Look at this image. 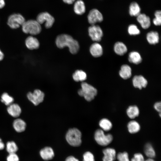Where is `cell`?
<instances>
[{
  "instance_id": "obj_8",
  "label": "cell",
  "mask_w": 161,
  "mask_h": 161,
  "mask_svg": "<svg viewBox=\"0 0 161 161\" xmlns=\"http://www.w3.org/2000/svg\"><path fill=\"white\" fill-rule=\"evenodd\" d=\"M89 34L92 41L96 42L100 41L103 36V31L98 25H91L88 28Z\"/></svg>"
},
{
  "instance_id": "obj_4",
  "label": "cell",
  "mask_w": 161,
  "mask_h": 161,
  "mask_svg": "<svg viewBox=\"0 0 161 161\" xmlns=\"http://www.w3.org/2000/svg\"><path fill=\"white\" fill-rule=\"evenodd\" d=\"M81 133L77 129L74 128L69 129L66 135V139L71 145L77 147L81 143Z\"/></svg>"
},
{
  "instance_id": "obj_21",
  "label": "cell",
  "mask_w": 161,
  "mask_h": 161,
  "mask_svg": "<svg viewBox=\"0 0 161 161\" xmlns=\"http://www.w3.org/2000/svg\"><path fill=\"white\" fill-rule=\"evenodd\" d=\"M13 126L14 129L17 132H21L25 130L26 125L23 120L18 118L14 120Z\"/></svg>"
},
{
  "instance_id": "obj_10",
  "label": "cell",
  "mask_w": 161,
  "mask_h": 161,
  "mask_svg": "<svg viewBox=\"0 0 161 161\" xmlns=\"http://www.w3.org/2000/svg\"><path fill=\"white\" fill-rule=\"evenodd\" d=\"M87 18L89 23L92 25L95 24L97 23L101 22L103 20V16L99 10L93 9L89 11Z\"/></svg>"
},
{
  "instance_id": "obj_13",
  "label": "cell",
  "mask_w": 161,
  "mask_h": 161,
  "mask_svg": "<svg viewBox=\"0 0 161 161\" xmlns=\"http://www.w3.org/2000/svg\"><path fill=\"white\" fill-rule=\"evenodd\" d=\"M40 154L41 158L46 161L52 159L54 156L53 149L49 147H46L41 149L40 151Z\"/></svg>"
},
{
  "instance_id": "obj_37",
  "label": "cell",
  "mask_w": 161,
  "mask_h": 161,
  "mask_svg": "<svg viewBox=\"0 0 161 161\" xmlns=\"http://www.w3.org/2000/svg\"><path fill=\"white\" fill-rule=\"evenodd\" d=\"M131 161H145L143 156L140 153L135 154Z\"/></svg>"
},
{
  "instance_id": "obj_27",
  "label": "cell",
  "mask_w": 161,
  "mask_h": 161,
  "mask_svg": "<svg viewBox=\"0 0 161 161\" xmlns=\"http://www.w3.org/2000/svg\"><path fill=\"white\" fill-rule=\"evenodd\" d=\"M72 77L74 80L76 82L83 81L87 78L86 73L82 70H77L73 73Z\"/></svg>"
},
{
  "instance_id": "obj_34",
  "label": "cell",
  "mask_w": 161,
  "mask_h": 161,
  "mask_svg": "<svg viewBox=\"0 0 161 161\" xmlns=\"http://www.w3.org/2000/svg\"><path fill=\"white\" fill-rule=\"evenodd\" d=\"M117 157L118 161H130L128 154L126 152L119 153Z\"/></svg>"
},
{
  "instance_id": "obj_24",
  "label": "cell",
  "mask_w": 161,
  "mask_h": 161,
  "mask_svg": "<svg viewBox=\"0 0 161 161\" xmlns=\"http://www.w3.org/2000/svg\"><path fill=\"white\" fill-rule=\"evenodd\" d=\"M128 60L130 62L137 64L141 62L142 58L139 53L136 51H132L129 53Z\"/></svg>"
},
{
  "instance_id": "obj_32",
  "label": "cell",
  "mask_w": 161,
  "mask_h": 161,
  "mask_svg": "<svg viewBox=\"0 0 161 161\" xmlns=\"http://www.w3.org/2000/svg\"><path fill=\"white\" fill-rule=\"evenodd\" d=\"M129 33L131 35H136L140 34V30L137 26L134 24L130 25L128 28Z\"/></svg>"
},
{
  "instance_id": "obj_26",
  "label": "cell",
  "mask_w": 161,
  "mask_h": 161,
  "mask_svg": "<svg viewBox=\"0 0 161 161\" xmlns=\"http://www.w3.org/2000/svg\"><path fill=\"white\" fill-rule=\"evenodd\" d=\"M129 132L131 134H135L138 132L140 130V126L137 121L132 120L129 121L127 125Z\"/></svg>"
},
{
  "instance_id": "obj_28",
  "label": "cell",
  "mask_w": 161,
  "mask_h": 161,
  "mask_svg": "<svg viewBox=\"0 0 161 161\" xmlns=\"http://www.w3.org/2000/svg\"><path fill=\"white\" fill-rule=\"evenodd\" d=\"M99 125L101 129L104 131H109L112 127V123L111 121L106 118H103L100 120Z\"/></svg>"
},
{
  "instance_id": "obj_43",
  "label": "cell",
  "mask_w": 161,
  "mask_h": 161,
  "mask_svg": "<svg viewBox=\"0 0 161 161\" xmlns=\"http://www.w3.org/2000/svg\"><path fill=\"white\" fill-rule=\"evenodd\" d=\"M4 57V54L0 49V61L2 60Z\"/></svg>"
},
{
  "instance_id": "obj_1",
  "label": "cell",
  "mask_w": 161,
  "mask_h": 161,
  "mask_svg": "<svg viewBox=\"0 0 161 161\" xmlns=\"http://www.w3.org/2000/svg\"><path fill=\"white\" fill-rule=\"evenodd\" d=\"M55 43L57 47L62 49L67 47L70 52L75 54L78 51L79 46L78 42L68 35L63 34L58 35L56 38Z\"/></svg>"
},
{
  "instance_id": "obj_39",
  "label": "cell",
  "mask_w": 161,
  "mask_h": 161,
  "mask_svg": "<svg viewBox=\"0 0 161 161\" xmlns=\"http://www.w3.org/2000/svg\"><path fill=\"white\" fill-rule=\"evenodd\" d=\"M65 161H79L78 159L72 156L68 157L66 159Z\"/></svg>"
},
{
  "instance_id": "obj_35",
  "label": "cell",
  "mask_w": 161,
  "mask_h": 161,
  "mask_svg": "<svg viewBox=\"0 0 161 161\" xmlns=\"http://www.w3.org/2000/svg\"><path fill=\"white\" fill-rule=\"evenodd\" d=\"M83 161H95L94 157L92 153L87 151L83 155Z\"/></svg>"
},
{
  "instance_id": "obj_38",
  "label": "cell",
  "mask_w": 161,
  "mask_h": 161,
  "mask_svg": "<svg viewBox=\"0 0 161 161\" xmlns=\"http://www.w3.org/2000/svg\"><path fill=\"white\" fill-rule=\"evenodd\" d=\"M154 108L155 110L158 112H161V103L160 102H156L154 105Z\"/></svg>"
},
{
  "instance_id": "obj_33",
  "label": "cell",
  "mask_w": 161,
  "mask_h": 161,
  "mask_svg": "<svg viewBox=\"0 0 161 161\" xmlns=\"http://www.w3.org/2000/svg\"><path fill=\"white\" fill-rule=\"evenodd\" d=\"M155 17L153 19V22L155 26H160L161 24V11L156 10L154 14Z\"/></svg>"
},
{
  "instance_id": "obj_2",
  "label": "cell",
  "mask_w": 161,
  "mask_h": 161,
  "mask_svg": "<svg viewBox=\"0 0 161 161\" xmlns=\"http://www.w3.org/2000/svg\"><path fill=\"white\" fill-rule=\"evenodd\" d=\"M78 93L80 96L84 97L87 101H90L96 95L97 91L92 86L83 82L81 84V89L78 90Z\"/></svg>"
},
{
  "instance_id": "obj_11",
  "label": "cell",
  "mask_w": 161,
  "mask_h": 161,
  "mask_svg": "<svg viewBox=\"0 0 161 161\" xmlns=\"http://www.w3.org/2000/svg\"><path fill=\"white\" fill-rule=\"evenodd\" d=\"M132 83L134 87L141 89L146 87L148 82L144 77L139 75L134 76L132 79Z\"/></svg>"
},
{
  "instance_id": "obj_9",
  "label": "cell",
  "mask_w": 161,
  "mask_h": 161,
  "mask_svg": "<svg viewBox=\"0 0 161 161\" xmlns=\"http://www.w3.org/2000/svg\"><path fill=\"white\" fill-rule=\"evenodd\" d=\"M28 100L35 105H38L44 100V92L39 89H36L32 93L30 92L27 94Z\"/></svg>"
},
{
  "instance_id": "obj_12",
  "label": "cell",
  "mask_w": 161,
  "mask_h": 161,
  "mask_svg": "<svg viewBox=\"0 0 161 161\" xmlns=\"http://www.w3.org/2000/svg\"><path fill=\"white\" fill-rule=\"evenodd\" d=\"M137 20L144 29H147L150 26V18L144 13H140L137 16Z\"/></svg>"
},
{
  "instance_id": "obj_18",
  "label": "cell",
  "mask_w": 161,
  "mask_h": 161,
  "mask_svg": "<svg viewBox=\"0 0 161 161\" xmlns=\"http://www.w3.org/2000/svg\"><path fill=\"white\" fill-rule=\"evenodd\" d=\"M119 74L120 77L124 79L129 78L131 75V67L127 64L122 65L119 72Z\"/></svg>"
},
{
  "instance_id": "obj_25",
  "label": "cell",
  "mask_w": 161,
  "mask_h": 161,
  "mask_svg": "<svg viewBox=\"0 0 161 161\" xmlns=\"http://www.w3.org/2000/svg\"><path fill=\"white\" fill-rule=\"evenodd\" d=\"M140 113L139 109L135 105L129 106L126 110V114L130 118L133 119L138 116Z\"/></svg>"
},
{
  "instance_id": "obj_17",
  "label": "cell",
  "mask_w": 161,
  "mask_h": 161,
  "mask_svg": "<svg viewBox=\"0 0 161 161\" xmlns=\"http://www.w3.org/2000/svg\"><path fill=\"white\" fill-rule=\"evenodd\" d=\"M7 110L8 113L11 116L15 117L19 116L21 113L20 107L16 103H12L8 106Z\"/></svg>"
},
{
  "instance_id": "obj_16",
  "label": "cell",
  "mask_w": 161,
  "mask_h": 161,
  "mask_svg": "<svg viewBox=\"0 0 161 161\" xmlns=\"http://www.w3.org/2000/svg\"><path fill=\"white\" fill-rule=\"evenodd\" d=\"M25 44L27 47L31 50L37 49L40 45L38 40L32 36H30L26 38Z\"/></svg>"
},
{
  "instance_id": "obj_36",
  "label": "cell",
  "mask_w": 161,
  "mask_h": 161,
  "mask_svg": "<svg viewBox=\"0 0 161 161\" xmlns=\"http://www.w3.org/2000/svg\"><path fill=\"white\" fill-rule=\"evenodd\" d=\"M7 161H19V158L16 153H9L7 157Z\"/></svg>"
},
{
  "instance_id": "obj_41",
  "label": "cell",
  "mask_w": 161,
  "mask_h": 161,
  "mask_svg": "<svg viewBox=\"0 0 161 161\" xmlns=\"http://www.w3.org/2000/svg\"><path fill=\"white\" fill-rule=\"evenodd\" d=\"M5 145L2 141L1 139L0 138V150H3L4 148Z\"/></svg>"
},
{
  "instance_id": "obj_44",
  "label": "cell",
  "mask_w": 161,
  "mask_h": 161,
  "mask_svg": "<svg viewBox=\"0 0 161 161\" xmlns=\"http://www.w3.org/2000/svg\"><path fill=\"white\" fill-rule=\"evenodd\" d=\"M145 161H155L153 158H149Z\"/></svg>"
},
{
  "instance_id": "obj_31",
  "label": "cell",
  "mask_w": 161,
  "mask_h": 161,
  "mask_svg": "<svg viewBox=\"0 0 161 161\" xmlns=\"http://www.w3.org/2000/svg\"><path fill=\"white\" fill-rule=\"evenodd\" d=\"M1 101L6 105L8 106L12 103L14 99L7 93L5 92L3 93L1 96Z\"/></svg>"
},
{
  "instance_id": "obj_6",
  "label": "cell",
  "mask_w": 161,
  "mask_h": 161,
  "mask_svg": "<svg viewBox=\"0 0 161 161\" xmlns=\"http://www.w3.org/2000/svg\"><path fill=\"white\" fill-rule=\"evenodd\" d=\"M25 21L24 17L21 14L14 13L9 16L7 24L12 29H17L22 25Z\"/></svg>"
},
{
  "instance_id": "obj_14",
  "label": "cell",
  "mask_w": 161,
  "mask_h": 161,
  "mask_svg": "<svg viewBox=\"0 0 161 161\" xmlns=\"http://www.w3.org/2000/svg\"><path fill=\"white\" fill-rule=\"evenodd\" d=\"M89 50L91 54L95 57H100L102 55L103 53L102 46L99 43L97 42L91 45Z\"/></svg>"
},
{
  "instance_id": "obj_7",
  "label": "cell",
  "mask_w": 161,
  "mask_h": 161,
  "mask_svg": "<svg viewBox=\"0 0 161 161\" xmlns=\"http://www.w3.org/2000/svg\"><path fill=\"white\" fill-rule=\"evenodd\" d=\"M40 24L45 22L46 28L51 27L53 24L55 19L49 13L47 12L41 13L37 16L36 20Z\"/></svg>"
},
{
  "instance_id": "obj_22",
  "label": "cell",
  "mask_w": 161,
  "mask_h": 161,
  "mask_svg": "<svg viewBox=\"0 0 161 161\" xmlns=\"http://www.w3.org/2000/svg\"><path fill=\"white\" fill-rule=\"evenodd\" d=\"M141 9L139 4L136 2H132L129 7V13L131 16L137 17L140 13Z\"/></svg>"
},
{
  "instance_id": "obj_3",
  "label": "cell",
  "mask_w": 161,
  "mask_h": 161,
  "mask_svg": "<svg viewBox=\"0 0 161 161\" xmlns=\"http://www.w3.org/2000/svg\"><path fill=\"white\" fill-rule=\"evenodd\" d=\"M22 29L24 33L33 35L39 34L41 30V24L34 20L25 21L22 25Z\"/></svg>"
},
{
  "instance_id": "obj_42",
  "label": "cell",
  "mask_w": 161,
  "mask_h": 161,
  "mask_svg": "<svg viewBox=\"0 0 161 161\" xmlns=\"http://www.w3.org/2000/svg\"><path fill=\"white\" fill-rule=\"evenodd\" d=\"M5 5L4 0H0V9L3 8Z\"/></svg>"
},
{
  "instance_id": "obj_23",
  "label": "cell",
  "mask_w": 161,
  "mask_h": 161,
  "mask_svg": "<svg viewBox=\"0 0 161 161\" xmlns=\"http://www.w3.org/2000/svg\"><path fill=\"white\" fill-rule=\"evenodd\" d=\"M146 39L148 43L151 44H155L159 41V37L156 31H151L147 33Z\"/></svg>"
},
{
  "instance_id": "obj_5",
  "label": "cell",
  "mask_w": 161,
  "mask_h": 161,
  "mask_svg": "<svg viewBox=\"0 0 161 161\" xmlns=\"http://www.w3.org/2000/svg\"><path fill=\"white\" fill-rule=\"evenodd\" d=\"M95 139L99 145L106 146L109 144L112 141L113 137L110 134H105L104 131L101 129H98L95 133Z\"/></svg>"
},
{
  "instance_id": "obj_40",
  "label": "cell",
  "mask_w": 161,
  "mask_h": 161,
  "mask_svg": "<svg viewBox=\"0 0 161 161\" xmlns=\"http://www.w3.org/2000/svg\"><path fill=\"white\" fill-rule=\"evenodd\" d=\"M75 0H63V1L65 3L68 4H72Z\"/></svg>"
},
{
  "instance_id": "obj_20",
  "label": "cell",
  "mask_w": 161,
  "mask_h": 161,
  "mask_svg": "<svg viewBox=\"0 0 161 161\" xmlns=\"http://www.w3.org/2000/svg\"><path fill=\"white\" fill-rule=\"evenodd\" d=\"M74 10L77 14L81 15L83 14L86 10L85 6L83 1L81 0L77 1L74 4Z\"/></svg>"
},
{
  "instance_id": "obj_30",
  "label": "cell",
  "mask_w": 161,
  "mask_h": 161,
  "mask_svg": "<svg viewBox=\"0 0 161 161\" xmlns=\"http://www.w3.org/2000/svg\"><path fill=\"white\" fill-rule=\"evenodd\" d=\"M6 149L9 153H16L18 148L17 145L14 142L9 141L6 144Z\"/></svg>"
},
{
  "instance_id": "obj_29",
  "label": "cell",
  "mask_w": 161,
  "mask_h": 161,
  "mask_svg": "<svg viewBox=\"0 0 161 161\" xmlns=\"http://www.w3.org/2000/svg\"><path fill=\"white\" fill-rule=\"evenodd\" d=\"M144 152L145 155L149 158H153L156 156L155 150L151 145L149 143L146 144L145 146Z\"/></svg>"
},
{
  "instance_id": "obj_15",
  "label": "cell",
  "mask_w": 161,
  "mask_h": 161,
  "mask_svg": "<svg viewBox=\"0 0 161 161\" xmlns=\"http://www.w3.org/2000/svg\"><path fill=\"white\" fill-rule=\"evenodd\" d=\"M103 161H114L116 158V151L112 148H107L103 150Z\"/></svg>"
},
{
  "instance_id": "obj_19",
  "label": "cell",
  "mask_w": 161,
  "mask_h": 161,
  "mask_svg": "<svg viewBox=\"0 0 161 161\" xmlns=\"http://www.w3.org/2000/svg\"><path fill=\"white\" fill-rule=\"evenodd\" d=\"M114 49L115 52L120 55H124L127 51V47L126 45L121 42H116L114 45Z\"/></svg>"
}]
</instances>
